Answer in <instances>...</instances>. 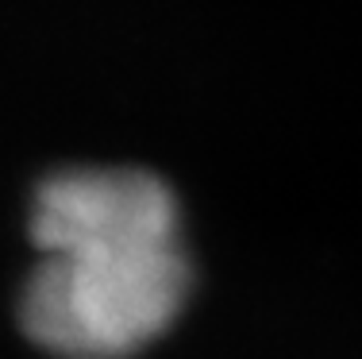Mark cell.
Returning <instances> with one entry per match:
<instances>
[{
	"mask_svg": "<svg viewBox=\"0 0 362 359\" xmlns=\"http://www.w3.org/2000/svg\"><path fill=\"white\" fill-rule=\"evenodd\" d=\"M42 259L23 290L31 340L66 359H124L174 324L189 294L177 201L143 170H66L31 209Z\"/></svg>",
	"mask_w": 362,
	"mask_h": 359,
	"instance_id": "obj_1",
	"label": "cell"
}]
</instances>
